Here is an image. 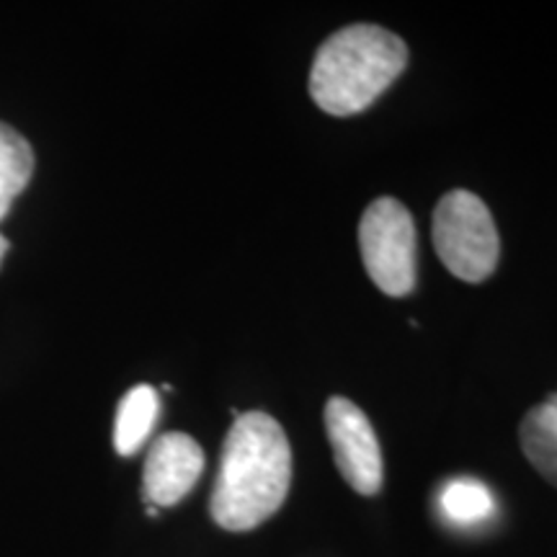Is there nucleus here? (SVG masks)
I'll return each mask as SVG.
<instances>
[{
	"label": "nucleus",
	"mask_w": 557,
	"mask_h": 557,
	"mask_svg": "<svg viewBox=\"0 0 557 557\" xmlns=\"http://www.w3.org/2000/svg\"><path fill=\"white\" fill-rule=\"evenodd\" d=\"M431 238L438 259L462 282L480 284L498 267L500 238L485 201L472 191L444 194L434 209Z\"/></svg>",
	"instance_id": "nucleus-3"
},
{
	"label": "nucleus",
	"mask_w": 557,
	"mask_h": 557,
	"mask_svg": "<svg viewBox=\"0 0 557 557\" xmlns=\"http://www.w3.org/2000/svg\"><path fill=\"white\" fill-rule=\"evenodd\" d=\"M359 248L372 284L389 297L416 287V227L398 199L380 197L367 207L359 225Z\"/></svg>",
	"instance_id": "nucleus-4"
},
{
	"label": "nucleus",
	"mask_w": 557,
	"mask_h": 557,
	"mask_svg": "<svg viewBox=\"0 0 557 557\" xmlns=\"http://www.w3.org/2000/svg\"><path fill=\"white\" fill-rule=\"evenodd\" d=\"M34 176V150L29 139L0 122V220L9 214L13 201L29 186Z\"/></svg>",
	"instance_id": "nucleus-9"
},
{
	"label": "nucleus",
	"mask_w": 557,
	"mask_h": 557,
	"mask_svg": "<svg viewBox=\"0 0 557 557\" xmlns=\"http://www.w3.org/2000/svg\"><path fill=\"white\" fill-rule=\"evenodd\" d=\"M547 403H553V406L557 408V393H553V395H549V398H547Z\"/></svg>",
	"instance_id": "nucleus-12"
},
{
	"label": "nucleus",
	"mask_w": 557,
	"mask_h": 557,
	"mask_svg": "<svg viewBox=\"0 0 557 557\" xmlns=\"http://www.w3.org/2000/svg\"><path fill=\"white\" fill-rule=\"evenodd\" d=\"M160 400L156 387L137 385L124 395L116 408L114 421V449L116 455L132 457L143 449L158 421Z\"/></svg>",
	"instance_id": "nucleus-7"
},
{
	"label": "nucleus",
	"mask_w": 557,
	"mask_h": 557,
	"mask_svg": "<svg viewBox=\"0 0 557 557\" xmlns=\"http://www.w3.org/2000/svg\"><path fill=\"white\" fill-rule=\"evenodd\" d=\"M205 470V451L189 434L171 431L152 442L143 470V496L148 506H176L191 493Z\"/></svg>",
	"instance_id": "nucleus-6"
},
{
	"label": "nucleus",
	"mask_w": 557,
	"mask_h": 557,
	"mask_svg": "<svg viewBox=\"0 0 557 557\" xmlns=\"http://www.w3.org/2000/svg\"><path fill=\"white\" fill-rule=\"evenodd\" d=\"M5 253H9V240H5L3 235H0V267H3V259H5Z\"/></svg>",
	"instance_id": "nucleus-11"
},
{
	"label": "nucleus",
	"mask_w": 557,
	"mask_h": 557,
	"mask_svg": "<svg viewBox=\"0 0 557 557\" xmlns=\"http://www.w3.org/2000/svg\"><path fill=\"white\" fill-rule=\"evenodd\" d=\"M519 442L532 468L557 487V408L542 400L521 418Z\"/></svg>",
	"instance_id": "nucleus-8"
},
{
	"label": "nucleus",
	"mask_w": 557,
	"mask_h": 557,
	"mask_svg": "<svg viewBox=\"0 0 557 557\" xmlns=\"http://www.w3.org/2000/svg\"><path fill=\"white\" fill-rule=\"evenodd\" d=\"M438 508H442L444 519L451 521V524L475 527L491 517L496 504H493L491 491L480 480L459 478L442 487V493H438Z\"/></svg>",
	"instance_id": "nucleus-10"
},
{
	"label": "nucleus",
	"mask_w": 557,
	"mask_h": 557,
	"mask_svg": "<svg viewBox=\"0 0 557 557\" xmlns=\"http://www.w3.org/2000/svg\"><path fill=\"white\" fill-rule=\"evenodd\" d=\"M325 431L336 468L361 496H374L382 487V451L377 434L357 403L331 398L325 406Z\"/></svg>",
	"instance_id": "nucleus-5"
},
{
	"label": "nucleus",
	"mask_w": 557,
	"mask_h": 557,
	"mask_svg": "<svg viewBox=\"0 0 557 557\" xmlns=\"http://www.w3.org/2000/svg\"><path fill=\"white\" fill-rule=\"evenodd\" d=\"M408 47L374 24L344 26L320 45L310 70V96L325 114L351 116L372 107L400 78Z\"/></svg>",
	"instance_id": "nucleus-2"
},
{
	"label": "nucleus",
	"mask_w": 557,
	"mask_h": 557,
	"mask_svg": "<svg viewBox=\"0 0 557 557\" xmlns=\"http://www.w3.org/2000/svg\"><path fill=\"white\" fill-rule=\"evenodd\" d=\"M292 449L274 418L250 410L238 413L222 444L209 513L227 532H250L274 517L287 500Z\"/></svg>",
	"instance_id": "nucleus-1"
}]
</instances>
